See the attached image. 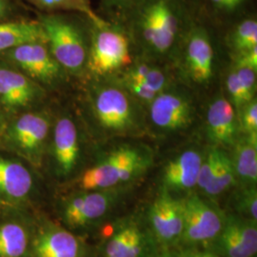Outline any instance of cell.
<instances>
[{"mask_svg":"<svg viewBox=\"0 0 257 257\" xmlns=\"http://www.w3.org/2000/svg\"><path fill=\"white\" fill-rule=\"evenodd\" d=\"M178 257H221L213 250H200L196 248H189L183 250Z\"/></svg>","mask_w":257,"mask_h":257,"instance_id":"cell-36","label":"cell"},{"mask_svg":"<svg viewBox=\"0 0 257 257\" xmlns=\"http://www.w3.org/2000/svg\"><path fill=\"white\" fill-rule=\"evenodd\" d=\"M89 93L92 120L107 135L125 136L144 128L146 113L143 105L118 82L98 83Z\"/></svg>","mask_w":257,"mask_h":257,"instance_id":"cell-2","label":"cell"},{"mask_svg":"<svg viewBox=\"0 0 257 257\" xmlns=\"http://www.w3.org/2000/svg\"><path fill=\"white\" fill-rule=\"evenodd\" d=\"M5 12V3L3 0H0V18L4 15Z\"/></svg>","mask_w":257,"mask_h":257,"instance_id":"cell-38","label":"cell"},{"mask_svg":"<svg viewBox=\"0 0 257 257\" xmlns=\"http://www.w3.org/2000/svg\"><path fill=\"white\" fill-rule=\"evenodd\" d=\"M118 197L115 188L76 195L65 206V221L74 228L92 224L104 217L114 207Z\"/></svg>","mask_w":257,"mask_h":257,"instance_id":"cell-13","label":"cell"},{"mask_svg":"<svg viewBox=\"0 0 257 257\" xmlns=\"http://www.w3.org/2000/svg\"><path fill=\"white\" fill-rule=\"evenodd\" d=\"M2 55L8 63L36 82L54 85L63 78L65 71L55 60L46 42L26 43L4 52Z\"/></svg>","mask_w":257,"mask_h":257,"instance_id":"cell-9","label":"cell"},{"mask_svg":"<svg viewBox=\"0 0 257 257\" xmlns=\"http://www.w3.org/2000/svg\"><path fill=\"white\" fill-rule=\"evenodd\" d=\"M207 135L216 147H232L240 137V126L235 109L229 99L214 97L206 111Z\"/></svg>","mask_w":257,"mask_h":257,"instance_id":"cell-15","label":"cell"},{"mask_svg":"<svg viewBox=\"0 0 257 257\" xmlns=\"http://www.w3.org/2000/svg\"><path fill=\"white\" fill-rule=\"evenodd\" d=\"M193 12L175 49L179 52L177 65L187 82L193 87L208 88L215 75L216 56L208 28L195 20Z\"/></svg>","mask_w":257,"mask_h":257,"instance_id":"cell-6","label":"cell"},{"mask_svg":"<svg viewBox=\"0 0 257 257\" xmlns=\"http://www.w3.org/2000/svg\"><path fill=\"white\" fill-rule=\"evenodd\" d=\"M53 154L58 174L62 176L71 175L79 160L80 142L77 126L69 115H62L56 120Z\"/></svg>","mask_w":257,"mask_h":257,"instance_id":"cell-18","label":"cell"},{"mask_svg":"<svg viewBox=\"0 0 257 257\" xmlns=\"http://www.w3.org/2000/svg\"><path fill=\"white\" fill-rule=\"evenodd\" d=\"M155 244L152 236L137 221L124 222L110 236L106 247V257H153Z\"/></svg>","mask_w":257,"mask_h":257,"instance_id":"cell-16","label":"cell"},{"mask_svg":"<svg viewBox=\"0 0 257 257\" xmlns=\"http://www.w3.org/2000/svg\"><path fill=\"white\" fill-rule=\"evenodd\" d=\"M138 0H101L103 10L111 20L122 22Z\"/></svg>","mask_w":257,"mask_h":257,"instance_id":"cell-32","label":"cell"},{"mask_svg":"<svg viewBox=\"0 0 257 257\" xmlns=\"http://www.w3.org/2000/svg\"><path fill=\"white\" fill-rule=\"evenodd\" d=\"M236 67H247L257 70V47L246 51L240 55H235Z\"/></svg>","mask_w":257,"mask_h":257,"instance_id":"cell-35","label":"cell"},{"mask_svg":"<svg viewBox=\"0 0 257 257\" xmlns=\"http://www.w3.org/2000/svg\"><path fill=\"white\" fill-rule=\"evenodd\" d=\"M148 107L146 123L160 135L185 132L196 118V104L192 93L173 85L159 92Z\"/></svg>","mask_w":257,"mask_h":257,"instance_id":"cell-7","label":"cell"},{"mask_svg":"<svg viewBox=\"0 0 257 257\" xmlns=\"http://www.w3.org/2000/svg\"><path fill=\"white\" fill-rule=\"evenodd\" d=\"M37 6L47 10L75 11L89 19H94L98 15L92 10L90 0H30Z\"/></svg>","mask_w":257,"mask_h":257,"instance_id":"cell-29","label":"cell"},{"mask_svg":"<svg viewBox=\"0 0 257 257\" xmlns=\"http://www.w3.org/2000/svg\"><path fill=\"white\" fill-rule=\"evenodd\" d=\"M28 246L27 232L17 223L0 226V257H22Z\"/></svg>","mask_w":257,"mask_h":257,"instance_id":"cell-25","label":"cell"},{"mask_svg":"<svg viewBox=\"0 0 257 257\" xmlns=\"http://www.w3.org/2000/svg\"><path fill=\"white\" fill-rule=\"evenodd\" d=\"M237 74L239 83L244 92L247 102L254 98L256 90V71L247 67H233Z\"/></svg>","mask_w":257,"mask_h":257,"instance_id":"cell-33","label":"cell"},{"mask_svg":"<svg viewBox=\"0 0 257 257\" xmlns=\"http://www.w3.org/2000/svg\"><path fill=\"white\" fill-rule=\"evenodd\" d=\"M203 156L199 151L190 149L171 159L162 172L163 191L168 193H185L195 188Z\"/></svg>","mask_w":257,"mask_h":257,"instance_id":"cell-17","label":"cell"},{"mask_svg":"<svg viewBox=\"0 0 257 257\" xmlns=\"http://www.w3.org/2000/svg\"><path fill=\"white\" fill-rule=\"evenodd\" d=\"M160 257H178L177 254H174V253H165L163 255H161Z\"/></svg>","mask_w":257,"mask_h":257,"instance_id":"cell-39","label":"cell"},{"mask_svg":"<svg viewBox=\"0 0 257 257\" xmlns=\"http://www.w3.org/2000/svg\"><path fill=\"white\" fill-rule=\"evenodd\" d=\"M33 187V177L21 163L0 157V193L12 199L25 197Z\"/></svg>","mask_w":257,"mask_h":257,"instance_id":"cell-21","label":"cell"},{"mask_svg":"<svg viewBox=\"0 0 257 257\" xmlns=\"http://www.w3.org/2000/svg\"><path fill=\"white\" fill-rule=\"evenodd\" d=\"M231 164L241 187H256L257 134L239 137L233 144Z\"/></svg>","mask_w":257,"mask_h":257,"instance_id":"cell-19","label":"cell"},{"mask_svg":"<svg viewBox=\"0 0 257 257\" xmlns=\"http://www.w3.org/2000/svg\"><path fill=\"white\" fill-rule=\"evenodd\" d=\"M237 184L233 167L231 164L230 156L225 152L221 151L219 161L217 166L216 175L214 177L211 190L208 193L210 197H217L222 193L227 192Z\"/></svg>","mask_w":257,"mask_h":257,"instance_id":"cell-27","label":"cell"},{"mask_svg":"<svg viewBox=\"0 0 257 257\" xmlns=\"http://www.w3.org/2000/svg\"><path fill=\"white\" fill-rule=\"evenodd\" d=\"M232 205L237 215L257 221L256 187H241L234 194Z\"/></svg>","mask_w":257,"mask_h":257,"instance_id":"cell-28","label":"cell"},{"mask_svg":"<svg viewBox=\"0 0 257 257\" xmlns=\"http://www.w3.org/2000/svg\"><path fill=\"white\" fill-rule=\"evenodd\" d=\"M87 19L90 45L86 71L96 78H104L127 69L134 59L131 49L133 40L125 25L100 16Z\"/></svg>","mask_w":257,"mask_h":257,"instance_id":"cell-3","label":"cell"},{"mask_svg":"<svg viewBox=\"0 0 257 257\" xmlns=\"http://www.w3.org/2000/svg\"><path fill=\"white\" fill-rule=\"evenodd\" d=\"M35 254L36 257H82V245L70 231L53 227L38 236Z\"/></svg>","mask_w":257,"mask_h":257,"instance_id":"cell-20","label":"cell"},{"mask_svg":"<svg viewBox=\"0 0 257 257\" xmlns=\"http://www.w3.org/2000/svg\"><path fill=\"white\" fill-rule=\"evenodd\" d=\"M149 220L155 238L162 245L179 243L183 231V208L181 199L162 192L152 204Z\"/></svg>","mask_w":257,"mask_h":257,"instance_id":"cell-12","label":"cell"},{"mask_svg":"<svg viewBox=\"0 0 257 257\" xmlns=\"http://www.w3.org/2000/svg\"><path fill=\"white\" fill-rule=\"evenodd\" d=\"M152 161L153 155L147 148L122 145L88 169L81 176L80 186L87 191L114 189L143 175Z\"/></svg>","mask_w":257,"mask_h":257,"instance_id":"cell-4","label":"cell"},{"mask_svg":"<svg viewBox=\"0 0 257 257\" xmlns=\"http://www.w3.org/2000/svg\"><path fill=\"white\" fill-rule=\"evenodd\" d=\"M121 79L144 84L157 93L163 92L172 86L170 77L165 71L147 60H137L133 62L124 70Z\"/></svg>","mask_w":257,"mask_h":257,"instance_id":"cell-23","label":"cell"},{"mask_svg":"<svg viewBox=\"0 0 257 257\" xmlns=\"http://www.w3.org/2000/svg\"><path fill=\"white\" fill-rule=\"evenodd\" d=\"M46 35V42L65 72L80 75L87 68L90 34L74 20L61 15H44L38 20Z\"/></svg>","mask_w":257,"mask_h":257,"instance_id":"cell-5","label":"cell"},{"mask_svg":"<svg viewBox=\"0 0 257 257\" xmlns=\"http://www.w3.org/2000/svg\"><path fill=\"white\" fill-rule=\"evenodd\" d=\"M234 56L257 47V20L247 15L234 21L228 37Z\"/></svg>","mask_w":257,"mask_h":257,"instance_id":"cell-24","label":"cell"},{"mask_svg":"<svg viewBox=\"0 0 257 257\" xmlns=\"http://www.w3.org/2000/svg\"><path fill=\"white\" fill-rule=\"evenodd\" d=\"M193 8H196L198 5H199V2L200 0H186Z\"/></svg>","mask_w":257,"mask_h":257,"instance_id":"cell-37","label":"cell"},{"mask_svg":"<svg viewBox=\"0 0 257 257\" xmlns=\"http://www.w3.org/2000/svg\"><path fill=\"white\" fill-rule=\"evenodd\" d=\"M237 117L242 134H257V102L255 97L240 109L237 112Z\"/></svg>","mask_w":257,"mask_h":257,"instance_id":"cell-30","label":"cell"},{"mask_svg":"<svg viewBox=\"0 0 257 257\" xmlns=\"http://www.w3.org/2000/svg\"><path fill=\"white\" fill-rule=\"evenodd\" d=\"M37 41L46 42V35L39 21L0 23V53Z\"/></svg>","mask_w":257,"mask_h":257,"instance_id":"cell-22","label":"cell"},{"mask_svg":"<svg viewBox=\"0 0 257 257\" xmlns=\"http://www.w3.org/2000/svg\"><path fill=\"white\" fill-rule=\"evenodd\" d=\"M193 9L186 0H138L122 23L146 54L163 57L176 49Z\"/></svg>","mask_w":257,"mask_h":257,"instance_id":"cell-1","label":"cell"},{"mask_svg":"<svg viewBox=\"0 0 257 257\" xmlns=\"http://www.w3.org/2000/svg\"><path fill=\"white\" fill-rule=\"evenodd\" d=\"M119 82L130 92V94L143 106L149 105L158 94L157 92L148 88L147 86H145L144 84H141L137 81L120 79Z\"/></svg>","mask_w":257,"mask_h":257,"instance_id":"cell-34","label":"cell"},{"mask_svg":"<svg viewBox=\"0 0 257 257\" xmlns=\"http://www.w3.org/2000/svg\"><path fill=\"white\" fill-rule=\"evenodd\" d=\"M183 231L180 243L188 248L206 246L218 236L226 216L197 194L182 198Z\"/></svg>","mask_w":257,"mask_h":257,"instance_id":"cell-8","label":"cell"},{"mask_svg":"<svg viewBox=\"0 0 257 257\" xmlns=\"http://www.w3.org/2000/svg\"><path fill=\"white\" fill-rule=\"evenodd\" d=\"M221 257H254L257 252V221L237 214L226 216L218 236L211 243Z\"/></svg>","mask_w":257,"mask_h":257,"instance_id":"cell-10","label":"cell"},{"mask_svg":"<svg viewBox=\"0 0 257 257\" xmlns=\"http://www.w3.org/2000/svg\"><path fill=\"white\" fill-rule=\"evenodd\" d=\"M51 118L44 112H26L10 126L11 144L29 159L37 161L50 134Z\"/></svg>","mask_w":257,"mask_h":257,"instance_id":"cell-11","label":"cell"},{"mask_svg":"<svg viewBox=\"0 0 257 257\" xmlns=\"http://www.w3.org/2000/svg\"><path fill=\"white\" fill-rule=\"evenodd\" d=\"M43 96L38 83L17 68L0 63V102L8 110L31 107Z\"/></svg>","mask_w":257,"mask_h":257,"instance_id":"cell-14","label":"cell"},{"mask_svg":"<svg viewBox=\"0 0 257 257\" xmlns=\"http://www.w3.org/2000/svg\"><path fill=\"white\" fill-rule=\"evenodd\" d=\"M226 90L229 95V101L231 103L233 108L235 109L236 113L240 109L246 105L248 102L246 100V97L244 95L243 90L241 88V85L237 78V74L235 72V69L232 68L227 74L226 77Z\"/></svg>","mask_w":257,"mask_h":257,"instance_id":"cell-31","label":"cell"},{"mask_svg":"<svg viewBox=\"0 0 257 257\" xmlns=\"http://www.w3.org/2000/svg\"><path fill=\"white\" fill-rule=\"evenodd\" d=\"M251 0H205L207 12L219 20L237 19L247 16L246 11Z\"/></svg>","mask_w":257,"mask_h":257,"instance_id":"cell-26","label":"cell"}]
</instances>
